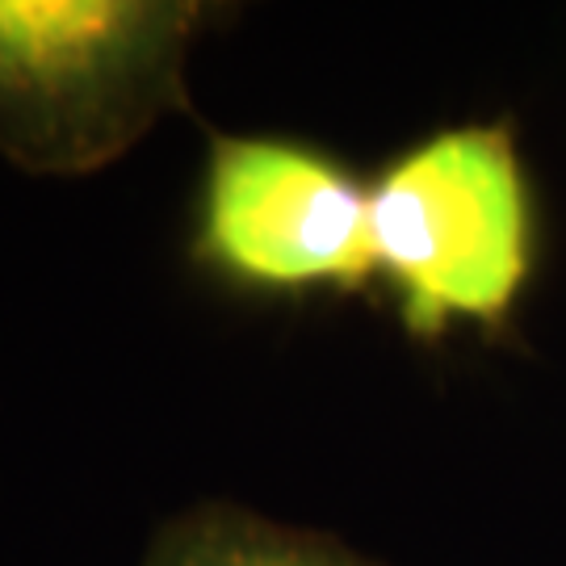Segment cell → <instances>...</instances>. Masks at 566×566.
I'll return each instance as SVG.
<instances>
[{
    "instance_id": "obj_1",
    "label": "cell",
    "mask_w": 566,
    "mask_h": 566,
    "mask_svg": "<svg viewBox=\"0 0 566 566\" xmlns=\"http://www.w3.org/2000/svg\"><path fill=\"white\" fill-rule=\"evenodd\" d=\"M193 0H0V156L81 177L185 105Z\"/></svg>"
},
{
    "instance_id": "obj_2",
    "label": "cell",
    "mask_w": 566,
    "mask_h": 566,
    "mask_svg": "<svg viewBox=\"0 0 566 566\" xmlns=\"http://www.w3.org/2000/svg\"><path fill=\"white\" fill-rule=\"evenodd\" d=\"M374 273L416 336L500 324L533 261L525 168L504 126H449L407 147L369 189Z\"/></svg>"
},
{
    "instance_id": "obj_4",
    "label": "cell",
    "mask_w": 566,
    "mask_h": 566,
    "mask_svg": "<svg viewBox=\"0 0 566 566\" xmlns=\"http://www.w3.org/2000/svg\"><path fill=\"white\" fill-rule=\"evenodd\" d=\"M139 566H382L324 533H306L235 504H198L156 528Z\"/></svg>"
},
{
    "instance_id": "obj_3",
    "label": "cell",
    "mask_w": 566,
    "mask_h": 566,
    "mask_svg": "<svg viewBox=\"0 0 566 566\" xmlns=\"http://www.w3.org/2000/svg\"><path fill=\"white\" fill-rule=\"evenodd\" d=\"M193 252L256 290L361 285L374 273L369 189L306 143L214 139Z\"/></svg>"
}]
</instances>
